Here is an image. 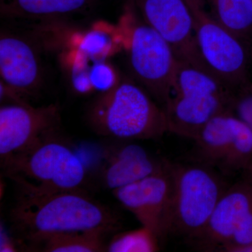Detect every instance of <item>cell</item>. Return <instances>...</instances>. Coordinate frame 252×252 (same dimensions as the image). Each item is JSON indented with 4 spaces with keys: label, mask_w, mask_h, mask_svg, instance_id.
<instances>
[{
    "label": "cell",
    "mask_w": 252,
    "mask_h": 252,
    "mask_svg": "<svg viewBox=\"0 0 252 252\" xmlns=\"http://www.w3.org/2000/svg\"><path fill=\"white\" fill-rule=\"evenodd\" d=\"M130 142L123 141L107 152L99 175L104 188L114 190L135 183L160 171L170 162Z\"/></svg>",
    "instance_id": "14"
},
{
    "label": "cell",
    "mask_w": 252,
    "mask_h": 252,
    "mask_svg": "<svg viewBox=\"0 0 252 252\" xmlns=\"http://www.w3.org/2000/svg\"><path fill=\"white\" fill-rule=\"evenodd\" d=\"M77 59L71 72V81L74 90L81 94H88L94 91L90 79V66L88 59L77 51Z\"/></svg>",
    "instance_id": "22"
},
{
    "label": "cell",
    "mask_w": 252,
    "mask_h": 252,
    "mask_svg": "<svg viewBox=\"0 0 252 252\" xmlns=\"http://www.w3.org/2000/svg\"><path fill=\"white\" fill-rule=\"evenodd\" d=\"M88 120L99 135L119 141L157 140L169 132L164 109L128 81H119L96 99Z\"/></svg>",
    "instance_id": "3"
},
{
    "label": "cell",
    "mask_w": 252,
    "mask_h": 252,
    "mask_svg": "<svg viewBox=\"0 0 252 252\" xmlns=\"http://www.w3.org/2000/svg\"><path fill=\"white\" fill-rule=\"evenodd\" d=\"M173 180L170 234L191 240L203 230L229 187L216 169L201 163L171 162Z\"/></svg>",
    "instance_id": "5"
},
{
    "label": "cell",
    "mask_w": 252,
    "mask_h": 252,
    "mask_svg": "<svg viewBox=\"0 0 252 252\" xmlns=\"http://www.w3.org/2000/svg\"><path fill=\"white\" fill-rule=\"evenodd\" d=\"M187 1L199 54L207 69L235 91L251 81L250 48L207 11L205 0Z\"/></svg>",
    "instance_id": "6"
},
{
    "label": "cell",
    "mask_w": 252,
    "mask_h": 252,
    "mask_svg": "<svg viewBox=\"0 0 252 252\" xmlns=\"http://www.w3.org/2000/svg\"><path fill=\"white\" fill-rule=\"evenodd\" d=\"M113 48V40L108 33L101 30H93L83 36L78 51L86 59L103 61Z\"/></svg>",
    "instance_id": "19"
},
{
    "label": "cell",
    "mask_w": 252,
    "mask_h": 252,
    "mask_svg": "<svg viewBox=\"0 0 252 252\" xmlns=\"http://www.w3.org/2000/svg\"><path fill=\"white\" fill-rule=\"evenodd\" d=\"M1 162L21 190H85V165L57 132Z\"/></svg>",
    "instance_id": "4"
},
{
    "label": "cell",
    "mask_w": 252,
    "mask_h": 252,
    "mask_svg": "<svg viewBox=\"0 0 252 252\" xmlns=\"http://www.w3.org/2000/svg\"><path fill=\"white\" fill-rule=\"evenodd\" d=\"M171 162L160 171L112 190L141 225L153 230L160 240L170 234L173 180Z\"/></svg>",
    "instance_id": "10"
},
{
    "label": "cell",
    "mask_w": 252,
    "mask_h": 252,
    "mask_svg": "<svg viewBox=\"0 0 252 252\" xmlns=\"http://www.w3.org/2000/svg\"><path fill=\"white\" fill-rule=\"evenodd\" d=\"M18 245L14 238L9 235V232L6 230L2 223L0 228V252H14L19 251Z\"/></svg>",
    "instance_id": "23"
},
{
    "label": "cell",
    "mask_w": 252,
    "mask_h": 252,
    "mask_svg": "<svg viewBox=\"0 0 252 252\" xmlns=\"http://www.w3.org/2000/svg\"><path fill=\"white\" fill-rule=\"evenodd\" d=\"M232 111L252 132V80L235 91Z\"/></svg>",
    "instance_id": "21"
},
{
    "label": "cell",
    "mask_w": 252,
    "mask_h": 252,
    "mask_svg": "<svg viewBox=\"0 0 252 252\" xmlns=\"http://www.w3.org/2000/svg\"><path fill=\"white\" fill-rule=\"evenodd\" d=\"M198 160L223 176L243 172L252 165V132L230 111L214 117L195 138Z\"/></svg>",
    "instance_id": "7"
},
{
    "label": "cell",
    "mask_w": 252,
    "mask_h": 252,
    "mask_svg": "<svg viewBox=\"0 0 252 252\" xmlns=\"http://www.w3.org/2000/svg\"><path fill=\"white\" fill-rule=\"evenodd\" d=\"M0 76L4 84L25 95L39 87L42 67L31 41L13 33H1Z\"/></svg>",
    "instance_id": "13"
},
{
    "label": "cell",
    "mask_w": 252,
    "mask_h": 252,
    "mask_svg": "<svg viewBox=\"0 0 252 252\" xmlns=\"http://www.w3.org/2000/svg\"><path fill=\"white\" fill-rule=\"evenodd\" d=\"M99 0H0V13L8 19L55 21L84 16Z\"/></svg>",
    "instance_id": "15"
},
{
    "label": "cell",
    "mask_w": 252,
    "mask_h": 252,
    "mask_svg": "<svg viewBox=\"0 0 252 252\" xmlns=\"http://www.w3.org/2000/svg\"><path fill=\"white\" fill-rule=\"evenodd\" d=\"M15 233L23 245L34 248L52 235L101 230L116 233L120 219L91 198L86 190H21L10 212Z\"/></svg>",
    "instance_id": "1"
},
{
    "label": "cell",
    "mask_w": 252,
    "mask_h": 252,
    "mask_svg": "<svg viewBox=\"0 0 252 252\" xmlns=\"http://www.w3.org/2000/svg\"><path fill=\"white\" fill-rule=\"evenodd\" d=\"M187 242L210 252L252 243V186L246 179L229 186L203 230Z\"/></svg>",
    "instance_id": "8"
},
{
    "label": "cell",
    "mask_w": 252,
    "mask_h": 252,
    "mask_svg": "<svg viewBox=\"0 0 252 252\" xmlns=\"http://www.w3.org/2000/svg\"><path fill=\"white\" fill-rule=\"evenodd\" d=\"M235 93L205 68L179 60L171 96L163 107L169 132L193 140L214 117L232 111Z\"/></svg>",
    "instance_id": "2"
},
{
    "label": "cell",
    "mask_w": 252,
    "mask_h": 252,
    "mask_svg": "<svg viewBox=\"0 0 252 252\" xmlns=\"http://www.w3.org/2000/svg\"><path fill=\"white\" fill-rule=\"evenodd\" d=\"M160 239L147 227L121 232L113 237L106 251L109 252H155L160 250Z\"/></svg>",
    "instance_id": "18"
},
{
    "label": "cell",
    "mask_w": 252,
    "mask_h": 252,
    "mask_svg": "<svg viewBox=\"0 0 252 252\" xmlns=\"http://www.w3.org/2000/svg\"><path fill=\"white\" fill-rule=\"evenodd\" d=\"M250 52H251V63H252L251 72H252V46L251 49H250Z\"/></svg>",
    "instance_id": "25"
},
{
    "label": "cell",
    "mask_w": 252,
    "mask_h": 252,
    "mask_svg": "<svg viewBox=\"0 0 252 252\" xmlns=\"http://www.w3.org/2000/svg\"><path fill=\"white\" fill-rule=\"evenodd\" d=\"M90 79L94 91L104 94L119 83L115 69L105 61H94L90 68Z\"/></svg>",
    "instance_id": "20"
},
{
    "label": "cell",
    "mask_w": 252,
    "mask_h": 252,
    "mask_svg": "<svg viewBox=\"0 0 252 252\" xmlns=\"http://www.w3.org/2000/svg\"><path fill=\"white\" fill-rule=\"evenodd\" d=\"M108 233L101 230L63 233L44 239L33 249L46 252H98L106 251L104 238Z\"/></svg>",
    "instance_id": "17"
},
{
    "label": "cell",
    "mask_w": 252,
    "mask_h": 252,
    "mask_svg": "<svg viewBox=\"0 0 252 252\" xmlns=\"http://www.w3.org/2000/svg\"><path fill=\"white\" fill-rule=\"evenodd\" d=\"M61 116L54 104H3L0 108L1 160L23 152L59 131Z\"/></svg>",
    "instance_id": "11"
},
{
    "label": "cell",
    "mask_w": 252,
    "mask_h": 252,
    "mask_svg": "<svg viewBox=\"0 0 252 252\" xmlns=\"http://www.w3.org/2000/svg\"><path fill=\"white\" fill-rule=\"evenodd\" d=\"M217 21L238 36L250 49L252 46V0H205Z\"/></svg>",
    "instance_id": "16"
},
{
    "label": "cell",
    "mask_w": 252,
    "mask_h": 252,
    "mask_svg": "<svg viewBox=\"0 0 252 252\" xmlns=\"http://www.w3.org/2000/svg\"><path fill=\"white\" fill-rule=\"evenodd\" d=\"M242 175H243V177L246 179L250 182V185L252 186V165L245 171H244Z\"/></svg>",
    "instance_id": "24"
},
{
    "label": "cell",
    "mask_w": 252,
    "mask_h": 252,
    "mask_svg": "<svg viewBox=\"0 0 252 252\" xmlns=\"http://www.w3.org/2000/svg\"><path fill=\"white\" fill-rule=\"evenodd\" d=\"M135 1L146 24L172 46L177 59L207 69L199 54L193 15L187 0Z\"/></svg>",
    "instance_id": "12"
},
{
    "label": "cell",
    "mask_w": 252,
    "mask_h": 252,
    "mask_svg": "<svg viewBox=\"0 0 252 252\" xmlns=\"http://www.w3.org/2000/svg\"><path fill=\"white\" fill-rule=\"evenodd\" d=\"M172 46L147 24L134 28L130 61L132 71L162 109L171 96L178 65Z\"/></svg>",
    "instance_id": "9"
}]
</instances>
